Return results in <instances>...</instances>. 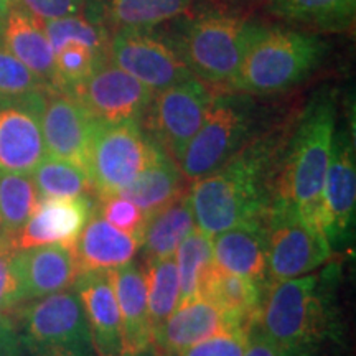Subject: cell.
<instances>
[{"label": "cell", "mask_w": 356, "mask_h": 356, "mask_svg": "<svg viewBox=\"0 0 356 356\" xmlns=\"http://www.w3.org/2000/svg\"><path fill=\"white\" fill-rule=\"evenodd\" d=\"M286 144L280 132L259 134L220 168L191 184L197 228L213 238L241 222L266 220Z\"/></svg>", "instance_id": "6da1fadb"}, {"label": "cell", "mask_w": 356, "mask_h": 356, "mask_svg": "<svg viewBox=\"0 0 356 356\" xmlns=\"http://www.w3.org/2000/svg\"><path fill=\"white\" fill-rule=\"evenodd\" d=\"M338 279L340 266L330 262L325 269L266 287L254 327L279 356H325L343 345Z\"/></svg>", "instance_id": "7a4b0ae2"}, {"label": "cell", "mask_w": 356, "mask_h": 356, "mask_svg": "<svg viewBox=\"0 0 356 356\" xmlns=\"http://www.w3.org/2000/svg\"><path fill=\"white\" fill-rule=\"evenodd\" d=\"M335 134V102L328 92L320 91L302 113L292 139L287 140L274 198L291 204L305 225L322 236V191Z\"/></svg>", "instance_id": "3957f363"}, {"label": "cell", "mask_w": 356, "mask_h": 356, "mask_svg": "<svg viewBox=\"0 0 356 356\" xmlns=\"http://www.w3.org/2000/svg\"><path fill=\"white\" fill-rule=\"evenodd\" d=\"M325 53L317 35L262 26L228 89L249 96L284 92L317 70Z\"/></svg>", "instance_id": "277c9868"}, {"label": "cell", "mask_w": 356, "mask_h": 356, "mask_svg": "<svg viewBox=\"0 0 356 356\" xmlns=\"http://www.w3.org/2000/svg\"><path fill=\"white\" fill-rule=\"evenodd\" d=\"M261 29L243 17L208 13L191 20L173 44L193 78L229 88Z\"/></svg>", "instance_id": "5b68a950"}, {"label": "cell", "mask_w": 356, "mask_h": 356, "mask_svg": "<svg viewBox=\"0 0 356 356\" xmlns=\"http://www.w3.org/2000/svg\"><path fill=\"white\" fill-rule=\"evenodd\" d=\"M259 108L254 97L233 91L211 96L207 118L180 160L186 184H195L248 145L257 134Z\"/></svg>", "instance_id": "8992f818"}, {"label": "cell", "mask_w": 356, "mask_h": 356, "mask_svg": "<svg viewBox=\"0 0 356 356\" xmlns=\"http://www.w3.org/2000/svg\"><path fill=\"white\" fill-rule=\"evenodd\" d=\"M162 150L147 137L139 121L97 124L88 152V175L97 198L118 195L145 170Z\"/></svg>", "instance_id": "52a82bcc"}, {"label": "cell", "mask_w": 356, "mask_h": 356, "mask_svg": "<svg viewBox=\"0 0 356 356\" xmlns=\"http://www.w3.org/2000/svg\"><path fill=\"white\" fill-rule=\"evenodd\" d=\"M210 101V91L197 78L173 84L152 96L140 127L167 157L180 163L203 126Z\"/></svg>", "instance_id": "ba28073f"}, {"label": "cell", "mask_w": 356, "mask_h": 356, "mask_svg": "<svg viewBox=\"0 0 356 356\" xmlns=\"http://www.w3.org/2000/svg\"><path fill=\"white\" fill-rule=\"evenodd\" d=\"M266 234L269 284L302 277L332 259L333 251L325 236L307 226L299 213L282 200H274L270 207Z\"/></svg>", "instance_id": "9c48e42d"}, {"label": "cell", "mask_w": 356, "mask_h": 356, "mask_svg": "<svg viewBox=\"0 0 356 356\" xmlns=\"http://www.w3.org/2000/svg\"><path fill=\"white\" fill-rule=\"evenodd\" d=\"M109 60L155 92L193 78L173 42L149 30H119L111 37Z\"/></svg>", "instance_id": "30bf717a"}, {"label": "cell", "mask_w": 356, "mask_h": 356, "mask_svg": "<svg viewBox=\"0 0 356 356\" xmlns=\"http://www.w3.org/2000/svg\"><path fill=\"white\" fill-rule=\"evenodd\" d=\"M26 356L33 351L91 341L86 317L74 289L26 302L13 314Z\"/></svg>", "instance_id": "8fae6325"}, {"label": "cell", "mask_w": 356, "mask_h": 356, "mask_svg": "<svg viewBox=\"0 0 356 356\" xmlns=\"http://www.w3.org/2000/svg\"><path fill=\"white\" fill-rule=\"evenodd\" d=\"M70 95L86 109L92 121L114 126L140 121L154 92L108 58L91 76L71 89Z\"/></svg>", "instance_id": "7c38bea8"}, {"label": "cell", "mask_w": 356, "mask_h": 356, "mask_svg": "<svg viewBox=\"0 0 356 356\" xmlns=\"http://www.w3.org/2000/svg\"><path fill=\"white\" fill-rule=\"evenodd\" d=\"M44 96L0 97V173L30 175L47 157L40 124Z\"/></svg>", "instance_id": "4fadbf2b"}, {"label": "cell", "mask_w": 356, "mask_h": 356, "mask_svg": "<svg viewBox=\"0 0 356 356\" xmlns=\"http://www.w3.org/2000/svg\"><path fill=\"white\" fill-rule=\"evenodd\" d=\"M355 145L348 132H338L322 191V229L332 251L348 243L355 225Z\"/></svg>", "instance_id": "5bb4252c"}, {"label": "cell", "mask_w": 356, "mask_h": 356, "mask_svg": "<svg viewBox=\"0 0 356 356\" xmlns=\"http://www.w3.org/2000/svg\"><path fill=\"white\" fill-rule=\"evenodd\" d=\"M40 124L48 157L74 163L88 173L89 144L97 122L86 109L70 92L50 91L44 96Z\"/></svg>", "instance_id": "9a60e30c"}, {"label": "cell", "mask_w": 356, "mask_h": 356, "mask_svg": "<svg viewBox=\"0 0 356 356\" xmlns=\"http://www.w3.org/2000/svg\"><path fill=\"white\" fill-rule=\"evenodd\" d=\"M95 210L91 197L40 200L29 221L10 239L12 249L63 244L74 248L79 233Z\"/></svg>", "instance_id": "2e32d148"}, {"label": "cell", "mask_w": 356, "mask_h": 356, "mask_svg": "<svg viewBox=\"0 0 356 356\" xmlns=\"http://www.w3.org/2000/svg\"><path fill=\"white\" fill-rule=\"evenodd\" d=\"M73 289L81 302L96 356H124L121 314L108 270L79 274Z\"/></svg>", "instance_id": "e0dca14e"}, {"label": "cell", "mask_w": 356, "mask_h": 356, "mask_svg": "<svg viewBox=\"0 0 356 356\" xmlns=\"http://www.w3.org/2000/svg\"><path fill=\"white\" fill-rule=\"evenodd\" d=\"M222 332H234L228 317L210 299L195 296L178 302L167 322L154 333L152 345L180 355L190 346Z\"/></svg>", "instance_id": "ac0fdd59"}, {"label": "cell", "mask_w": 356, "mask_h": 356, "mask_svg": "<svg viewBox=\"0 0 356 356\" xmlns=\"http://www.w3.org/2000/svg\"><path fill=\"white\" fill-rule=\"evenodd\" d=\"M213 264L267 287L266 220L248 221L213 236Z\"/></svg>", "instance_id": "d6986e66"}, {"label": "cell", "mask_w": 356, "mask_h": 356, "mask_svg": "<svg viewBox=\"0 0 356 356\" xmlns=\"http://www.w3.org/2000/svg\"><path fill=\"white\" fill-rule=\"evenodd\" d=\"M17 264L26 302L73 289L81 274L74 249L63 244L17 251Z\"/></svg>", "instance_id": "ffe728a7"}, {"label": "cell", "mask_w": 356, "mask_h": 356, "mask_svg": "<svg viewBox=\"0 0 356 356\" xmlns=\"http://www.w3.org/2000/svg\"><path fill=\"white\" fill-rule=\"evenodd\" d=\"M109 275L121 314L124 356H137L154 341L144 269L136 262H129L109 270Z\"/></svg>", "instance_id": "44dd1931"}, {"label": "cell", "mask_w": 356, "mask_h": 356, "mask_svg": "<svg viewBox=\"0 0 356 356\" xmlns=\"http://www.w3.org/2000/svg\"><path fill=\"white\" fill-rule=\"evenodd\" d=\"M0 44L37 74L48 91H53L55 53L43 32L40 19L17 2L12 3L0 25Z\"/></svg>", "instance_id": "7402d4cb"}, {"label": "cell", "mask_w": 356, "mask_h": 356, "mask_svg": "<svg viewBox=\"0 0 356 356\" xmlns=\"http://www.w3.org/2000/svg\"><path fill=\"white\" fill-rule=\"evenodd\" d=\"M73 249L81 274L89 270L109 273L134 262V257L140 251V243L114 228L99 213L92 210Z\"/></svg>", "instance_id": "603a6c76"}, {"label": "cell", "mask_w": 356, "mask_h": 356, "mask_svg": "<svg viewBox=\"0 0 356 356\" xmlns=\"http://www.w3.org/2000/svg\"><path fill=\"white\" fill-rule=\"evenodd\" d=\"M266 287L241 275L222 273L213 266L203 280L200 296L210 299L228 317L234 330L251 332L259 317Z\"/></svg>", "instance_id": "cb8c5ba5"}, {"label": "cell", "mask_w": 356, "mask_h": 356, "mask_svg": "<svg viewBox=\"0 0 356 356\" xmlns=\"http://www.w3.org/2000/svg\"><path fill=\"white\" fill-rule=\"evenodd\" d=\"M195 229L197 222H195L190 195L184 193L163 210L147 218L140 239L142 254L145 261L173 257L178 246Z\"/></svg>", "instance_id": "d4e9b609"}, {"label": "cell", "mask_w": 356, "mask_h": 356, "mask_svg": "<svg viewBox=\"0 0 356 356\" xmlns=\"http://www.w3.org/2000/svg\"><path fill=\"white\" fill-rule=\"evenodd\" d=\"M184 184L186 181L178 163L160 152L159 157L118 195L131 200L145 218H150L185 193Z\"/></svg>", "instance_id": "484cf974"}, {"label": "cell", "mask_w": 356, "mask_h": 356, "mask_svg": "<svg viewBox=\"0 0 356 356\" xmlns=\"http://www.w3.org/2000/svg\"><path fill=\"white\" fill-rule=\"evenodd\" d=\"M191 0H97L92 17L101 20L106 29L149 30L168 20L177 19L188 10Z\"/></svg>", "instance_id": "4316f807"}, {"label": "cell", "mask_w": 356, "mask_h": 356, "mask_svg": "<svg viewBox=\"0 0 356 356\" xmlns=\"http://www.w3.org/2000/svg\"><path fill=\"white\" fill-rule=\"evenodd\" d=\"M270 12L280 19L340 32L353 24L356 0H273Z\"/></svg>", "instance_id": "83f0119b"}, {"label": "cell", "mask_w": 356, "mask_h": 356, "mask_svg": "<svg viewBox=\"0 0 356 356\" xmlns=\"http://www.w3.org/2000/svg\"><path fill=\"white\" fill-rule=\"evenodd\" d=\"M142 269L145 275L150 325L155 333L180 302V279L173 257L145 261Z\"/></svg>", "instance_id": "f1b7e54d"}, {"label": "cell", "mask_w": 356, "mask_h": 356, "mask_svg": "<svg viewBox=\"0 0 356 356\" xmlns=\"http://www.w3.org/2000/svg\"><path fill=\"white\" fill-rule=\"evenodd\" d=\"M30 175L37 186L40 200L92 197L95 195V188H92L88 173L81 167L65 162V160L47 155Z\"/></svg>", "instance_id": "f546056e"}, {"label": "cell", "mask_w": 356, "mask_h": 356, "mask_svg": "<svg viewBox=\"0 0 356 356\" xmlns=\"http://www.w3.org/2000/svg\"><path fill=\"white\" fill-rule=\"evenodd\" d=\"M40 22H42L43 32L51 44L53 53L70 43H79L96 53H101V55H108L111 42L109 30L89 12L86 15L78 13V15L63 17V19Z\"/></svg>", "instance_id": "4dcf8cb0"}, {"label": "cell", "mask_w": 356, "mask_h": 356, "mask_svg": "<svg viewBox=\"0 0 356 356\" xmlns=\"http://www.w3.org/2000/svg\"><path fill=\"white\" fill-rule=\"evenodd\" d=\"M38 203L40 195L32 175L0 173V220L8 241L29 221Z\"/></svg>", "instance_id": "1f68e13d"}, {"label": "cell", "mask_w": 356, "mask_h": 356, "mask_svg": "<svg viewBox=\"0 0 356 356\" xmlns=\"http://www.w3.org/2000/svg\"><path fill=\"white\" fill-rule=\"evenodd\" d=\"M173 259L180 279V300L200 296L204 277L215 266L211 236L197 228L178 246Z\"/></svg>", "instance_id": "d6a6232c"}, {"label": "cell", "mask_w": 356, "mask_h": 356, "mask_svg": "<svg viewBox=\"0 0 356 356\" xmlns=\"http://www.w3.org/2000/svg\"><path fill=\"white\" fill-rule=\"evenodd\" d=\"M108 55H101L91 48L79 43H70L55 53V79L53 91L70 92L91 76L99 66L108 60Z\"/></svg>", "instance_id": "836d02e7"}, {"label": "cell", "mask_w": 356, "mask_h": 356, "mask_svg": "<svg viewBox=\"0 0 356 356\" xmlns=\"http://www.w3.org/2000/svg\"><path fill=\"white\" fill-rule=\"evenodd\" d=\"M50 92L37 74L0 44V97H19Z\"/></svg>", "instance_id": "e575fe53"}, {"label": "cell", "mask_w": 356, "mask_h": 356, "mask_svg": "<svg viewBox=\"0 0 356 356\" xmlns=\"http://www.w3.org/2000/svg\"><path fill=\"white\" fill-rule=\"evenodd\" d=\"M95 210L99 213L109 225H113L114 228L132 236V238H136L137 241L140 243L147 218L131 200L124 198L122 195L101 197L97 207L95 204Z\"/></svg>", "instance_id": "d590c367"}, {"label": "cell", "mask_w": 356, "mask_h": 356, "mask_svg": "<svg viewBox=\"0 0 356 356\" xmlns=\"http://www.w3.org/2000/svg\"><path fill=\"white\" fill-rule=\"evenodd\" d=\"M26 304L15 249L0 251V315L12 317Z\"/></svg>", "instance_id": "8d00e7d4"}, {"label": "cell", "mask_w": 356, "mask_h": 356, "mask_svg": "<svg viewBox=\"0 0 356 356\" xmlns=\"http://www.w3.org/2000/svg\"><path fill=\"white\" fill-rule=\"evenodd\" d=\"M249 332H222L181 351L180 356H244Z\"/></svg>", "instance_id": "74e56055"}, {"label": "cell", "mask_w": 356, "mask_h": 356, "mask_svg": "<svg viewBox=\"0 0 356 356\" xmlns=\"http://www.w3.org/2000/svg\"><path fill=\"white\" fill-rule=\"evenodd\" d=\"M13 2L19 3L40 20L78 15L84 7V0H13Z\"/></svg>", "instance_id": "f35d334b"}, {"label": "cell", "mask_w": 356, "mask_h": 356, "mask_svg": "<svg viewBox=\"0 0 356 356\" xmlns=\"http://www.w3.org/2000/svg\"><path fill=\"white\" fill-rule=\"evenodd\" d=\"M0 356H26L22 338L12 317L0 315Z\"/></svg>", "instance_id": "ab89813d"}, {"label": "cell", "mask_w": 356, "mask_h": 356, "mask_svg": "<svg viewBox=\"0 0 356 356\" xmlns=\"http://www.w3.org/2000/svg\"><path fill=\"white\" fill-rule=\"evenodd\" d=\"M29 356H96L91 341H81V343H70L61 346H51L33 351Z\"/></svg>", "instance_id": "60d3db41"}, {"label": "cell", "mask_w": 356, "mask_h": 356, "mask_svg": "<svg viewBox=\"0 0 356 356\" xmlns=\"http://www.w3.org/2000/svg\"><path fill=\"white\" fill-rule=\"evenodd\" d=\"M244 356H279V353L269 343V340L256 327H252V330L249 332Z\"/></svg>", "instance_id": "b9f144b4"}, {"label": "cell", "mask_w": 356, "mask_h": 356, "mask_svg": "<svg viewBox=\"0 0 356 356\" xmlns=\"http://www.w3.org/2000/svg\"><path fill=\"white\" fill-rule=\"evenodd\" d=\"M137 356H180V355H177V353H170V351H165V350L159 348V346L150 345L149 348H147L145 351H142V353H140V355H137Z\"/></svg>", "instance_id": "7bdbcfd3"}, {"label": "cell", "mask_w": 356, "mask_h": 356, "mask_svg": "<svg viewBox=\"0 0 356 356\" xmlns=\"http://www.w3.org/2000/svg\"><path fill=\"white\" fill-rule=\"evenodd\" d=\"M12 3H13V0H0V25H2L3 19H6L7 12L10 10Z\"/></svg>", "instance_id": "ee69618b"}, {"label": "cell", "mask_w": 356, "mask_h": 356, "mask_svg": "<svg viewBox=\"0 0 356 356\" xmlns=\"http://www.w3.org/2000/svg\"><path fill=\"white\" fill-rule=\"evenodd\" d=\"M3 249H12L10 241H7V239H0V251H3Z\"/></svg>", "instance_id": "f6af8a7d"}, {"label": "cell", "mask_w": 356, "mask_h": 356, "mask_svg": "<svg viewBox=\"0 0 356 356\" xmlns=\"http://www.w3.org/2000/svg\"><path fill=\"white\" fill-rule=\"evenodd\" d=\"M0 239H7V241H8V236H7V233H6V229H3L2 220H0Z\"/></svg>", "instance_id": "bcb514c9"}]
</instances>
